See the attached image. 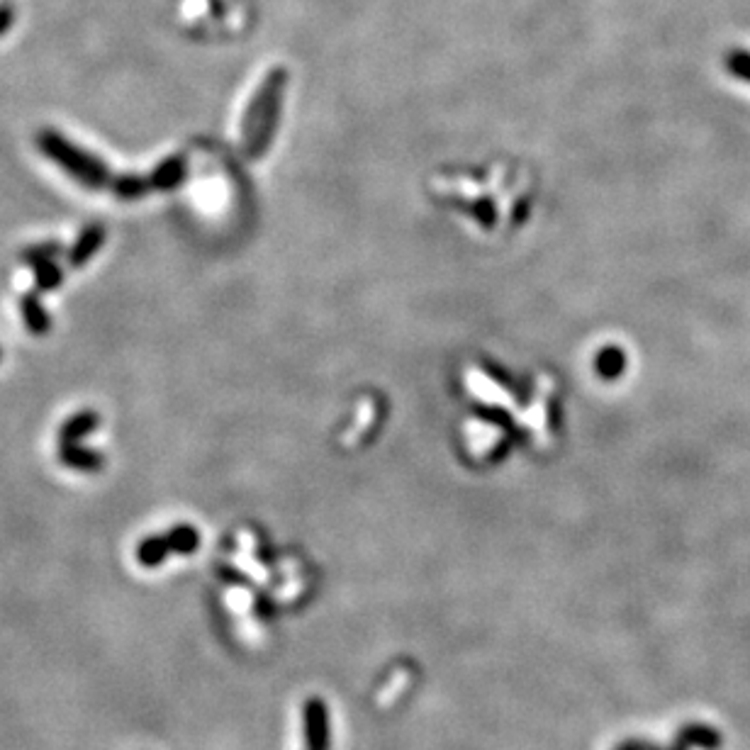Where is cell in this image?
Masks as SVG:
<instances>
[{
	"mask_svg": "<svg viewBox=\"0 0 750 750\" xmlns=\"http://www.w3.org/2000/svg\"><path fill=\"white\" fill-rule=\"evenodd\" d=\"M37 147L44 156H49L59 169H64L69 176H74L81 186H86L91 190H103L105 186L113 183L108 164L100 161L98 156L88 154L86 149L76 147V144L69 142L64 134H59L54 130L39 132Z\"/></svg>",
	"mask_w": 750,
	"mask_h": 750,
	"instance_id": "obj_1",
	"label": "cell"
},
{
	"mask_svg": "<svg viewBox=\"0 0 750 750\" xmlns=\"http://www.w3.org/2000/svg\"><path fill=\"white\" fill-rule=\"evenodd\" d=\"M283 88H285L283 71L271 74L266 81H263L259 93L254 95L249 110H246L244 144H246V154L254 156V159L266 151L268 142H271V137H273V130H276V117H278V110H281Z\"/></svg>",
	"mask_w": 750,
	"mask_h": 750,
	"instance_id": "obj_2",
	"label": "cell"
},
{
	"mask_svg": "<svg viewBox=\"0 0 750 750\" xmlns=\"http://www.w3.org/2000/svg\"><path fill=\"white\" fill-rule=\"evenodd\" d=\"M59 463L66 468H74L78 473H98L105 468V456L95 449L81 444H59Z\"/></svg>",
	"mask_w": 750,
	"mask_h": 750,
	"instance_id": "obj_3",
	"label": "cell"
},
{
	"mask_svg": "<svg viewBox=\"0 0 750 750\" xmlns=\"http://www.w3.org/2000/svg\"><path fill=\"white\" fill-rule=\"evenodd\" d=\"M105 244V227L103 225H88L81 229L78 239L69 251V266L71 268H83L88 261L93 259L95 251Z\"/></svg>",
	"mask_w": 750,
	"mask_h": 750,
	"instance_id": "obj_4",
	"label": "cell"
},
{
	"mask_svg": "<svg viewBox=\"0 0 750 750\" xmlns=\"http://www.w3.org/2000/svg\"><path fill=\"white\" fill-rule=\"evenodd\" d=\"M188 164L186 156H169V159L161 161L154 171H151L149 181L154 190H176L186 181Z\"/></svg>",
	"mask_w": 750,
	"mask_h": 750,
	"instance_id": "obj_5",
	"label": "cell"
},
{
	"mask_svg": "<svg viewBox=\"0 0 750 750\" xmlns=\"http://www.w3.org/2000/svg\"><path fill=\"white\" fill-rule=\"evenodd\" d=\"M100 427V414L95 410H81L74 417L66 419L59 427V444H78L81 439L91 436Z\"/></svg>",
	"mask_w": 750,
	"mask_h": 750,
	"instance_id": "obj_6",
	"label": "cell"
},
{
	"mask_svg": "<svg viewBox=\"0 0 750 750\" xmlns=\"http://www.w3.org/2000/svg\"><path fill=\"white\" fill-rule=\"evenodd\" d=\"M20 312H22V319H25V327L30 329L35 337H44V334H49V329H52V317H49L47 307L42 305V300L37 298V290L22 295Z\"/></svg>",
	"mask_w": 750,
	"mask_h": 750,
	"instance_id": "obj_7",
	"label": "cell"
},
{
	"mask_svg": "<svg viewBox=\"0 0 750 750\" xmlns=\"http://www.w3.org/2000/svg\"><path fill=\"white\" fill-rule=\"evenodd\" d=\"M171 546L166 534L161 536H149V539L139 541L137 546V563L144 565V568H159L161 563L169 558Z\"/></svg>",
	"mask_w": 750,
	"mask_h": 750,
	"instance_id": "obj_8",
	"label": "cell"
},
{
	"mask_svg": "<svg viewBox=\"0 0 750 750\" xmlns=\"http://www.w3.org/2000/svg\"><path fill=\"white\" fill-rule=\"evenodd\" d=\"M110 186H113V193L117 195V198L125 200V203L142 200L149 190H154L151 188L149 178L139 176V173H125V176H117Z\"/></svg>",
	"mask_w": 750,
	"mask_h": 750,
	"instance_id": "obj_9",
	"label": "cell"
},
{
	"mask_svg": "<svg viewBox=\"0 0 750 750\" xmlns=\"http://www.w3.org/2000/svg\"><path fill=\"white\" fill-rule=\"evenodd\" d=\"M166 539H169L171 553H178V556H193V553L198 551V546H200L198 531H195L190 524L171 526L169 534H166Z\"/></svg>",
	"mask_w": 750,
	"mask_h": 750,
	"instance_id": "obj_10",
	"label": "cell"
},
{
	"mask_svg": "<svg viewBox=\"0 0 750 750\" xmlns=\"http://www.w3.org/2000/svg\"><path fill=\"white\" fill-rule=\"evenodd\" d=\"M724 69L743 86H750V47H733L731 52H726Z\"/></svg>",
	"mask_w": 750,
	"mask_h": 750,
	"instance_id": "obj_11",
	"label": "cell"
},
{
	"mask_svg": "<svg viewBox=\"0 0 750 750\" xmlns=\"http://www.w3.org/2000/svg\"><path fill=\"white\" fill-rule=\"evenodd\" d=\"M61 254H64V246H61L59 242H42L35 246H27V249L20 254V261L25 263V266L37 268V266H42V263L59 259Z\"/></svg>",
	"mask_w": 750,
	"mask_h": 750,
	"instance_id": "obj_12",
	"label": "cell"
},
{
	"mask_svg": "<svg viewBox=\"0 0 750 750\" xmlns=\"http://www.w3.org/2000/svg\"><path fill=\"white\" fill-rule=\"evenodd\" d=\"M64 283V271L57 266V261L42 263L35 268V290L37 293H52Z\"/></svg>",
	"mask_w": 750,
	"mask_h": 750,
	"instance_id": "obj_13",
	"label": "cell"
}]
</instances>
